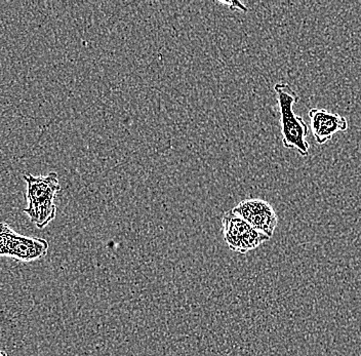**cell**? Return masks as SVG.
Returning a JSON list of instances; mask_svg holds the SVG:
<instances>
[{
  "label": "cell",
  "instance_id": "obj_1",
  "mask_svg": "<svg viewBox=\"0 0 361 356\" xmlns=\"http://www.w3.org/2000/svg\"><path fill=\"white\" fill-rule=\"evenodd\" d=\"M23 180L27 185V207L24 213L37 228H44L56 216L55 198L61 190L58 173L51 172L38 177L26 173Z\"/></svg>",
  "mask_w": 361,
  "mask_h": 356
},
{
  "label": "cell",
  "instance_id": "obj_2",
  "mask_svg": "<svg viewBox=\"0 0 361 356\" xmlns=\"http://www.w3.org/2000/svg\"><path fill=\"white\" fill-rule=\"evenodd\" d=\"M279 103L282 144L288 149L297 150L302 156H308L310 145L307 142L309 128L302 117L293 112V106L299 102L300 97L286 82L274 85Z\"/></svg>",
  "mask_w": 361,
  "mask_h": 356
},
{
  "label": "cell",
  "instance_id": "obj_3",
  "mask_svg": "<svg viewBox=\"0 0 361 356\" xmlns=\"http://www.w3.org/2000/svg\"><path fill=\"white\" fill-rule=\"evenodd\" d=\"M49 242L16 233L6 223H0V257H10L20 262L30 263L47 256Z\"/></svg>",
  "mask_w": 361,
  "mask_h": 356
},
{
  "label": "cell",
  "instance_id": "obj_4",
  "mask_svg": "<svg viewBox=\"0 0 361 356\" xmlns=\"http://www.w3.org/2000/svg\"><path fill=\"white\" fill-rule=\"evenodd\" d=\"M222 231L227 247L241 254L258 249L259 245L270 240L269 236L255 229L232 209L223 215Z\"/></svg>",
  "mask_w": 361,
  "mask_h": 356
},
{
  "label": "cell",
  "instance_id": "obj_5",
  "mask_svg": "<svg viewBox=\"0 0 361 356\" xmlns=\"http://www.w3.org/2000/svg\"><path fill=\"white\" fill-rule=\"evenodd\" d=\"M232 211L270 238L279 224V216L273 207L269 202L259 198L243 200Z\"/></svg>",
  "mask_w": 361,
  "mask_h": 356
},
{
  "label": "cell",
  "instance_id": "obj_6",
  "mask_svg": "<svg viewBox=\"0 0 361 356\" xmlns=\"http://www.w3.org/2000/svg\"><path fill=\"white\" fill-rule=\"evenodd\" d=\"M311 130L318 144L322 145L333 138L334 135L340 132H346L348 121L344 116L338 113H331L326 109L313 108L309 111Z\"/></svg>",
  "mask_w": 361,
  "mask_h": 356
},
{
  "label": "cell",
  "instance_id": "obj_7",
  "mask_svg": "<svg viewBox=\"0 0 361 356\" xmlns=\"http://www.w3.org/2000/svg\"><path fill=\"white\" fill-rule=\"evenodd\" d=\"M221 4H226V6H229L231 10H239L241 12H247V8L245 6V4H241L240 1H220Z\"/></svg>",
  "mask_w": 361,
  "mask_h": 356
},
{
  "label": "cell",
  "instance_id": "obj_8",
  "mask_svg": "<svg viewBox=\"0 0 361 356\" xmlns=\"http://www.w3.org/2000/svg\"><path fill=\"white\" fill-rule=\"evenodd\" d=\"M0 356H8V353L6 352V351L1 350V349H0Z\"/></svg>",
  "mask_w": 361,
  "mask_h": 356
}]
</instances>
